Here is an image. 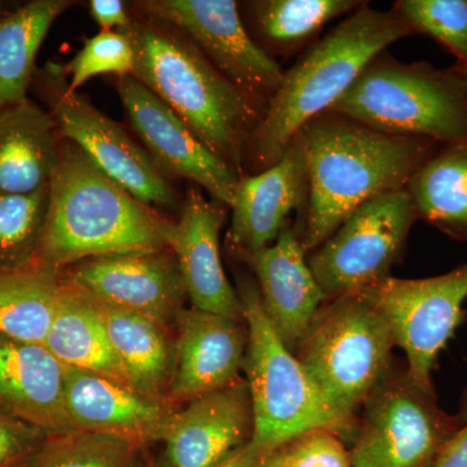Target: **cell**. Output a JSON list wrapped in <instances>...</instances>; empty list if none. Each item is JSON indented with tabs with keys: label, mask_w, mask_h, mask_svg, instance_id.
<instances>
[{
	"label": "cell",
	"mask_w": 467,
	"mask_h": 467,
	"mask_svg": "<svg viewBox=\"0 0 467 467\" xmlns=\"http://www.w3.org/2000/svg\"><path fill=\"white\" fill-rule=\"evenodd\" d=\"M306 156V193L295 232L315 251L365 202L405 189L439 144L426 138L380 133L324 112L299 131Z\"/></svg>",
	"instance_id": "1"
},
{
	"label": "cell",
	"mask_w": 467,
	"mask_h": 467,
	"mask_svg": "<svg viewBox=\"0 0 467 467\" xmlns=\"http://www.w3.org/2000/svg\"><path fill=\"white\" fill-rule=\"evenodd\" d=\"M119 32L133 46L134 78L242 174L266 107L227 81L175 27L131 9L130 23Z\"/></svg>",
	"instance_id": "2"
},
{
	"label": "cell",
	"mask_w": 467,
	"mask_h": 467,
	"mask_svg": "<svg viewBox=\"0 0 467 467\" xmlns=\"http://www.w3.org/2000/svg\"><path fill=\"white\" fill-rule=\"evenodd\" d=\"M174 221L143 204L63 140L38 260L58 270L119 254L171 250Z\"/></svg>",
	"instance_id": "3"
},
{
	"label": "cell",
	"mask_w": 467,
	"mask_h": 467,
	"mask_svg": "<svg viewBox=\"0 0 467 467\" xmlns=\"http://www.w3.org/2000/svg\"><path fill=\"white\" fill-rule=\"evenodd\" d=\"M410 36L413 29L393 9L377 11L362 3L284 73L248 149L254 171L276 164L303 126L327 112L373 58Z\"/></svg>",
	"instance_id": "4"
},
{
	"label": "cell",
	"mask_w": 467,
	"mask_h": 467,
	"mask_svg": "<svg viewBox=\"0 0 467 467\" xmlns=\"http://www.w3.org/2000/svg\"><path fill=\"white\" fill-rule=\"evenodd\" d=\"M327 112L396 137L461 142L467 140L466 77L457 64H404L382 52Z\"/></svg>",
	"instance_id": "5"
},
{
	"label": "cell",
	"mask_w": 467,
	"mask_h": 467,
	"mask_svg": "<svg viewBox=\"0 0 467 467\" xmlns=\"http://www.w3.org/2000/svg\"><path fill=\"white\" fill-rule=\"evenodd\" d=\"M236 291L248 328L243 371L254 411L252 445L266 457L312 430L348 434L352 425L328 405L299 359L276 335L264 310L257 282L242 276Z\"/></svg>",
	"instance_id": "6"
},
{
	"label": "cell",
	"mask_w": 467,
	"mask_h": 467,
	"mask_svg": "<svg viewBox=\"0 0 467 467\" xmlns=\"http://www.w3.org/2000/svg\"><path fill=\"white\" fill-rule=\"evenodd\" d=\"M393 346L386 318L358 292L322 306L296 358L328 405L353 426L356 411L392 373Z\"/></svg>",
	"instance_id": "7"
},
{
	"label": "cell",
	"mask_w": 467,
	"mask_h": 467,
	"mask_svg": "<svg viewBox=\"0 0 467 467\" xmlns=\"http://www.w3.org/2000/svg\"><path fill=\"white\" fill-rule=\"evenodd\" d=\"M36 79L63 140L78 147L104 174L143 204L181 211L180 195L146 150L88 98L70 90L64 67L47 63L36 72Z\"/></svg>",
	"instance_id": "8"
},
{
	"label": "cell",
	"mask_w": 467,
	"mask_h": 467,
	"mask_svg": "<svg viewBox=\"0 0 467 467\" xmlns=\"http://www.w3.org/2000/svg\"><path fill=\"white\" fill-rule=\"evenodd\" d=\"M416 220L405 189L383 193L356 209L306 257L326 299L358 294L389 276Z\"/></svg>",
	"instance_id": "9"
},
{
	"label": "cell",
	"mask_w": 467,
	"mask_h": 467,
	"mask_svg": "<svg viewBox=\"0 0 467 467\" xmlns=\"http://www.w3.org/2000/svg\"><path fill=\"white\" fill-rule=\"evenodd\" d=\"M349 451L352 467H431L461 427L407 371L389 377L364 404Z\"/></svg>",
	"instance_id": "10"
},
{
	"label": "cell",
	"mask_w": 467,
	"mask_h": 467,
	"mask_svg": "<svg viewBox=\"0 0 467 467\" xmlns=\"http://www.w3.org/2000/svg\"><path fill=\"white\" fill-rule=\"evenodd\" d=\"M362 292L386 318L395 346L407 355V373L411 382L435 395L432 371L442 349L465 318L467 263L430 278L389 275Z\"/></svg>",
	"instance_id": "11"
},
{
	"label": "cell",
	"mask_w": 467,
	"mask_h": 467,
	"mask_svg": "<svg viewBox=\"0 0 467 467\" xmlns=\"http://www.w3.org/2000/svg\"><path fill=\"white\" fill-rule=\"evenodd\" d=\"M183 33L227 81L267 106L281 66L251 38L233 0H140L130 7Z\"/></svg>",
	"instance_id": "12"
},
{
	"label": "cell",
	"mask_w": 467,
	"mask_h": 467,
	"mask_svg": "<svg viewBox=\"0 0 467 467\" xmlns=\"http://www.w3.org/2000/svg\"><path fill=\"white\" fill-rule=\"evenodd\" d=\"M129 122L160 173L201 186L212 199L232 207L242 175L214 155L173 110L133 76L116 81Z\"/></svg>",
	"instance_id": "13"
},
{
	"label": "cell",
	"mask_w": 467,
	"mask_h": 467,
	"mask_svg": "<svg viewBox=\"0 0 467 467\" xmlns=\"http://www.w3.org/2000/svg\"><path fill=\"white\" fill-rule=\"evenodd\" d=\"M95 299L168 326L187 297L173 252L162 250L82 261L64 270Z\"/></svg>",
	"instance_id": "14"
},
{
	"label": "cell",
	"mask_w": 467,
	"mask_h": 467,
	"mask_svg": "<svg viewBox=\"0 0 467 467\" xmlns=\"http://www.w3.org/2000/svg\"><path fill=\"white\" fill-rule=\"evenodd\" d=\"M225 204L208 201L199 189L187 192L174 223L169 248L173 252L192 308L245 322L238 291L227 279L220 252Z\"/></svg>",
	"instance_id": "15"
},
{
	"label": "cell",
	"mask_w": 467,
	"mask_h": 467,
	"mask_svg": "<svg viewBox=\"0 0 467 467\" xmlns=\"http://www.w3.org/2000/svg\"><path fill=\"white\" fill-rule=\"evenodd\" d=\"M247 343L244 322L195 308L181 310L168 391L171 404H187L242 380Z\"/></svg>",
	"instance_id": "16"
},
{
	"label": "cell",
	"mask_w": 467,
	"mask_h": 467,
	"mask_svg": "<svg viewBox=\"0 0 467 467\" xmlns=\"http://www.w3.org/2000/svg\"><path fill=\"white\" fill-rule=\"evenodd\" d=\"M254 411L245 379L204 393L174 410L160 441L173 467H212L251 441Z\"/></svg>",
	"instance_id": "17"
},
{
	"label": "cell",
	"mask_w": 467,
	"mask_h": 467,
	"mask_svg": "<svg viewBox=\"0 0 467 467\" xmlns=\"http://www.w3.org/2000/svg\"><path fill=\"white\" fill-rule=\"evenodd\" d=\"M64 408L72 430L119 436L140 445L160 441L165 423L175 410L171 402L129 384L67 367Z\"/></svg>",
	"instance_id": "18"
},
{
	"label": "cell",
	"mask_w": 467,
	"mask_h": 467,
	"mask_svg": "<svg viewBox=\"0 0 467 467\" xmlns=\"http://www.w3.org/2000/svg\"><path fill=\"white\" fill-rule=\"evenodd\" d=\"M306 193V156L299 134L266 171L242 175L232 204L230 242L245 259L269 247Z\"/></svg>",
	"instance_id": "19"
},
{
	"label": "cell",
	"mask_w": 467,
	"mask_h": 467,
	"mask_svg": "<svg viewBox=\"0 0 467 467\" xmlns=\"http://www.w3.org/2000/svg\"><path fill=\"white\" fill-rule=\"evenodd\" d=\"M254 267L270 324L288 350L299 348L326 299L294 227L247 259Z\"/></svg>",
	"instance_id": "20"
},
{
	"label": "cell",
	"mask_w": 467,
	"mask_h": 467,
	"mask_svg": "<svg viewBox=\"0 0 467 467\" xmlns=\"http://www.w3.org/2000/svg\"><path fill=\"white\" fill-rule=\"evenodd\" d=\"M66 367L43 344L0 335V414L45 430L72 431L64 408Z\"/></svg>",
	"instance_id": "21"
},
{
	"label": "cell",
	"mask_w": 467,
	"mask_h": 467,
	"mask_svg": "<svg viewBox=\"0 0 467 467\" xmlns=\"http://www.w3.org/2000/svg\"><path fill=\"white\" fill-rule=\"evenodd\" d=\"M61 146L54 117L29 98L0 109V193L26 195L50 186Z\"/></svg>",
	"instance_id": "22"
},
{
	"label": "cell",
	"mask_w": 467,
	"mask_h": 467,
	"mask_svg": "<svg viewBox=\"0 0 467 467\" xmlns=\"http://www.w3.org/2000/svg\"><path fill=\"white\" fill-rule=\"evenodd\" d=\"M43 346L64 367L92 371L131 386L110 346L94 299L66 273Z\"/></svg>",
	"instance_id": "23"
},
{
	"label": "cell",
	"mask_w": 467,
	"mask_h": 467,
	"mask_svg": "<svg viewBox=\"0 0 467 467\" xmlns=\"http://www.w3.org/2000/svg\"><path fill=\"white\" fill-rule=\"evenodd\" d=\"M91 297L129 382L140 392L169 401L174 346L168 326Z\"/></svg>",
	"instance_id": "24"
},
{
	"label": "cell",
	"mask_w": 467,
	"mask_h": 467,
	"mask_svg": "<svg viewBox=\"0 0 467 467\" xmlns=\"http://www.w3.org/2000/svg\"><path fill=\"white\" fill-rule=\"evenodd\" d=\"M417 218L467 242V140L439 144L405 186Z\"/></svg>",
	"instance_id": "25"
},
{
	"label": "cell",
	"mask_w": 467,
	"mask_h": 467,
	"mask_svg": "<svg viewBox=\"0 0 467 467\" xmlns=\"http://www.w3.org/2000/svg\"><path fill=\"white\" fill-rule=\"evenodd\" d=\"M73 5L70 0H32L0 12V109L26 99L39 48L55 21Z\"/></svg>",
	"instance_id": "26"
},
{
	"label": "cell",
	"mask_w": 467,
	"mask_h": 467,
	"mask_svg": "<svg viewBox=\"0 0 467 467\" xmlns=\"http://www.w3.org/2000/svg\"><path fill=\"white\" fill-rule=\"evenodd\" d=\"M64 270L41 260L0 269V335L45 344L63 285Z\"/></svg>",
	"instance_id": "27"
},
{
	"label": "cell",
	"mask_w": 467,
	"mask_h": 467,
	"mask_svg": "<svg viewBox=\"0 0 467 467\" xmlns=\"http://www.w3.org/2000/svg\"><path fill=\"white\" fill-rule=\"evenodd\" d=\"M361 5L355 0H263L250 5L261 36L276 48L294 50L313 38L328 21Z\"/></svg>",
	"instance_id": "28"
},
{
	"label": "cell",
	"mask_w": 467,
	"mask_h": 467,
	"mask_svg": "<svg viewBox=\"0 0 467 467\" xmlns=\"http://www.w3.org/2000/svg\"><path fill=\"white\" fill-rule=\"evenodd\" d=\"M50 186L26 195L0 193V269L38 260Z\"/></svg>",
	"instance_id": "29"
},
{
	"label": "cell",
	"mask_w": 467,
	"mask_h": 467,
	"mask_svg": "<svg viewBox=\"0 0 467 467\" xmlns=\"http://www.w3.org/2000/svg\"><path fill=\"white\" fill-rule=\"evenodd\" d=\"M140 447L119 436L72 430L51 435L30 467H133Z\"/></svg>",
	"instance_id": "30"
},
{
	"label": "cell",
	"mask_w": 467,
	"mask_h": 467,
	"mask_svg": "<svg viewBox=\"0 0 467 467\" xmlns=\"http://www.w3.org/2000/svg\"><path fill=\"white\" fill-rule=\"evenodd\" d=\"M393 11L414 34L431 36L467 64V0H401Z\"/></svg>",
	"instance_id": "31"
},
{
	"label": "cell",
	"mask_w": 467,
	"mask_h": 467,
	"mask_svg": "<svg viewBox=\"0 0 467 467\" xmlns=\"http://www.w3.org/2000/svg\"><path fill=\"white\" fill-rule=\"evenodd\" d=\"M69 88L78 90L88 79L100 75L117 78L133 76L134 50L121 32H100L86 39L84 47L64 67Z\"/></svg>",
	"instance_id": "32"
},
{
	"label": "cell",
	"mask_w": 467,
	"mask_h": 467,
	"mask_svg": "<svg viewBox=\"0 0 467 467\" xmlns=\"http://www.w3.org/2000/svg\"><path fill=\"white\" fill-rule=\"evenodd\" d=\"M266 459L278 467H352L342 439L325 429L296 436Z\"/></svg>",
	"instance_id": "33"
},
{
	"label": "cell",
	"mask_w": 467,
	"mask_h": 467,
	"mask_svg": "<svg viewBox=\"0 0 467 467\" xmlns=\"http://www.w3.org/2000/svg\"><path fill=\"white\" fill-rule=\"evenodd\" d=\"M50 434L39 427L0 414V467H30Z\"/></svg>",
	"instance_id": "34"
},
{
	"label": "cell",
	"mask_w": 467,
	"mask_h": 467,
	"mask_svg": "<svg viewBox=\"0 0 467 467\" xmlns=\"http://www.w3.org/2000/svg\"><path fill=\"white\" fill-rule=\"evenodd\" d=\"M88 9L101 32H119L131 20V9L121 0H91Z\"/></svg>",
	"instance_id": "35"
},
{
	"label": "cell",
	"mask_w": 467,
	"mask_h": 467,
	"mask_svg": "<svg viewBox=\"0 0 467 467\" xmlns=\"http://www.w3.org/2000/svg\"><path fill=\"white\" fill-rule=\"evenodd\" d=\"M461 427L442 447L431 467H467V391L461 402Z\"/></svg>",
	"instance_id": "36"
},
{
	"label": "cell",
	"mask_w": 467,
	"mask_h": 467,
	"mask_svg": "<svg viewBox=\"0 0 467 467\" xmlns=\"http://www.w3.org/2000/svg\"><path fill=\"white\" fill-rule=\"evenodd\" d=\"M263 460V454L250 441L233 451L225 459L212 467H261Z\"/></svg>",
	"instance_id": "37"
},
{
	"label": "cell",
	"mask_w": 467,
	"mask_h": 467,
	"mask_svg": "<svg viewBox=\"0 0 467 467\" xmlns=\"http://www.w3.org/2000/svg\"><path fill=\"white\" fill-rule=\"evenodd\" d=\"M261 467H278L275 465V463L272 462L269 459H266V457H264L263 463H261Z\"/></svg>",
	"instance_id": "38"
},
{
	"label": "cell",
	"mask_w": 467,
	"mask_h": 467,
	"mask_svg": "<svg viewBox=\"0 0 467 467\" xmlns=\"http://www.w3.org/2000/svg\"><path fill=\"white\" fill-rule=\"evenodd\" d=\"M457 66H459L461 69H462L463 75H465L467 81V64H457Z\"/></svg>",
	"instance_id": "39"
},
{
	"label": "cell",
	"mask_w": 467,
	"mask_h": 467,
	"mask_svg": "<svg viewBox=\"0 0 467 467\" xmlns=\"http://www.w3.org/2000/svg\"><path fill=\"white\" fill-rule=\"evenodd\" d=\"M150 467H153V466H150Z\"/></svg>",
	"instance_id": "40"
},
{
	"label": "cell",
	"mask_w": 467,
	"mask_h": 467,
	"mask_svg": "<svg viewBox=\"0 0 467 467\" xmlns=\"http://www.w3.org/2000/svg\"><path fill=\"white\" fill-rule=\"evenodd\" d=\"M0 12H2V11H0Z\"/></svg>",
	"instance_id": "41"
}]
</instances>
